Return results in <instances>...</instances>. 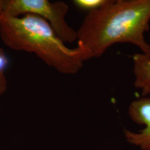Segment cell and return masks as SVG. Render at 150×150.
Returning a JSON list of instances; mask_svg holds the SVG:
<instances>
[{"mask_svg": "<svg viewBox=\"0 0 150 150\" xmlns=\"http://www.w3.org/2000/svg\"><path fill=\"white\" fill-rule=\"evenodd\" d=\"M149 28L150 0H108L86 15L76 31L77 45L91 59L118 43L134 45L150 58V44L145 37Z\"/></svg>", "mask_w": 150, "mask_h": 150, "instance_id": "obj_1", "label": "cell"}, {"mask_svg": "<svg viewBox=\"0 0 150 150\" xmlns=\"http://www.w3.org/2000/svg\"><path fill=\"white\" fill-rule=\"evenodd\" d=\"M0 38L12 50L33 53L48 66L63 74H75L90 55L79 45L69 48L50 24L40 17L0 14Z\"/></svg>", "mask_w": 150, "mask_h": 150, "instance_id": "obj_2", "label": "cell"}, {"mask_svg": "<svg viewBox=\"0 0 150 150\" xmlns=\"http://www.w3.org/2000/svg\"><path fill=\"white\" fill-rule=\"evenodd\" d=\"M69 6L61 1L0 0V14L9 17L35 15L45 20L65 43L77 40V33L66 21Z\"/></svg>", "mask_w": 150, "mask_h": 150, "instance_id": "obj_3", "label": "cell"}, {"mask_svg": "<svg viewBox=\"0 0 150 150\" xmlns=\"http://www.w3.org/2000/svg\"><path fill=\"white\" fill-rule=\"evenodd\" d=\"M128 115L135 123L145 127L139 132L125 130L127 141L142 150H150V97L132 101L128 107Z\"/></svg>", "mask_w": 150, "mask_h": 150, "instance_id": "obj_4", "label": "cell"}, {"mask_svg": "<svg viewBox=\"0 0 150 150\" xmlns=\"http://www.w3.org/2000/svg\"><path fill=\"white\" fill-rule=\"evenodd\" d=\"M134 86L141 91L142 97L150 95V58L142 53L133 56Z\"/></svg>", "mask_w": 150, "mask_h": 150, "instance_id": "obj_5", "label": "cell"}, {"mask_svg": "<svg viewBox=\"0 0 150 150\" xmlns=\"http://www.w3.org/2000/svg\"><path fill=\"white\" fill-rule=\"evenodd\" d=\"M108 1V0H74L73 4L76 8L89 13L102 8Z\"/></svg>", "mask_w": 150, "mask_h": 150, "instance_id": "obj_6", "label": "cell"}, {"mask_svg": "<svg viewBox=\"0 0 150 150\" xmlns=\"http://www.w3.org/2000/svg\"><path fill=\"white\" fill-rule=\"evenodd\" d=\"M8 64V58L3 49L0 47V96L4 94L7 90V80L5 71Z\"/></svg>", "mask_w": 150, "mask_h": 150, "instance_id": "obj_7", "label": "cell"}]
</instances>
